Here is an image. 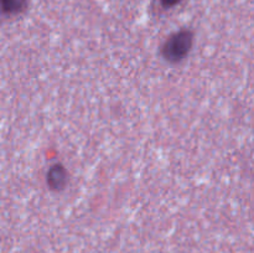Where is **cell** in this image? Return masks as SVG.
Returning <instances> with one entry per match:
<instances>
[{"label":"cell","mask_w":254,"mask_h":253,"mask_svg":"<svg viewBox=\"0 0 254 253\" xmlns=\"http://www.w3.org/2000/svg\"><path fill=\"white\" fill-rule=\"evenodd\" d=\"M68 183V173L62 165H54L47 173V184L55 191L64 190Z\"/></svg>","instance_id":"7a4b0ae2"},{"label":"cell","mask_w":254,"mask_h":253,"mask_svg":"<svg viewBox=\"0 0 254 253\" xmlns=\"http://www.w3.org/2000/svg\"><path fill=\"white\" fill-rule=\"evenodd\" d=\"M180 1L181 0H161V4H163V6L165 7H171L178 5Z\"/></svg>","instance_id":"277c9868"},{"label":"cell","mask_w":254,"mask_h":253,"mask_svg":"<svg viewBox=\"0 0 254 253\" xmlns=\"http://www.w3.org/2000/svg\"><path fill=\"white\" fill-rule=\"evenodd\" d=\"M27 0H0L2 10L7 14H19L24 10Z\"/></svg>","instance_id":"3957f363"},{"label":"cell","mask_w":254,"mask_h":253,"mask_svg":"<svg viewBox=\"0 0 254 253\" xmlns=\"http://www.w3.org/2000/svg\"><path fill=\"white\" fill-rule=\"evenodd\" d=\"M193 44V35L189 30H181V31L174 34L168 41L161 47V54L164 59L169 62H180L185 59L190 52Z\"/></svg>","instance_id":"6da1fadb"}]
</instances>
